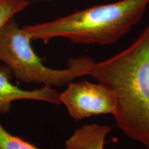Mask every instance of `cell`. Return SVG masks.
Returning a JSON list of instances; mask_svg holds the SVG:
<instances>
[{"label":"cell","instance_id":"obj_9","mask_svg":"<svg viewBox=\"0 0 149 149\" xmlns=\"http://www.w3.org/2000/svg\"><path fill=\"white\" fill-rule=\"evenodd\" d=\"M145 147V149H149V146H144Z\"/></svg>","mask_w":149,"mask_h":149},{"label":"cell","instance_id":"obj_3","mask_svg":"<svg viewBox=\"0 0 149 149\" xmlns=\"http://www.w3.org/2000/svg\"><path fill=\"white\" fill-rule=\"evenodd\" d=\"M31 39L13 19L0 31V61L19 81L60 87L88 75L94 59L88 56L70 59L67 66L54 69L44 64L31 46Z\"/></svg>","mask_w":149,"mask_h":149},{"label":"cell","instance_id":"obj_6","mask_svg":"<svg viewBox=\"0 0 149 149\" xmlns=\"http://www.w3.org/2000/svg\"><path fill=\"white\" fill-rule=\"evenodd\" d=\"M111 130L109 126L91 124L84 125L65 141L66 149H104L105 139Z\"/></svg>","mask_w":149,"mask_h":149},{"label":"cell","instance_id":"obj_5","mask_svg":"<svg viewBox=\"0 0 149 149\" xmlns=\"http://www.w3.org/2000/svg\"><path fill=\"white\" fill-rule=\"evenodd\" d=\"M11 72L4 65L0 66V114L8 113L14 102L36 100L60 105L58 91L52 87L42 86L35 90H24L10 82Z\"/></svg>","mask_w":149,"mask_h":149},{"label":"cell","instance_id":"obj_8","mask_svg":"<svg viewBox=\"0 0 149 149\" xmlns=\"http://www.w3.org/2000/svg\"><path fill=\"white\" fill-rule=\"evenodd\" d=\"M0 149H40L17 136L8 133L0 124Z\"/></svg>","mask_w":149,"mask_h":149},{"label":"cell","instance_id":"obj_4","mask_svg":"<svg viewBox=\"0 0 149 149\" xmlns=\"http://www.w3.org/2000/svg\"><path fill=\"white\" fill-rule=\"evenodd\" d=\"M59 98L70 116L76 121L99 115H113L116 110V99L113 91L102 84L87 80L71 81L66 90L59 93Z\"/></svg>","mask_w":149,"mask_h":149},{"label":"cell","instance_id":"obj_1","mask_svg":"<svg viewBox=\"0 0 149 149\" xmlns=\"http://www.w3.org/2000/svg\"><path fill=\"white\" fill-rule=\"evenodd\" d=\"M91 76L114 93L117 126L149 146V26L133 44L91 66Z\"/></svg>","mask_w":149,"mask_h":149},{"label":"cell","instance_id":"obj_7","mask_svg":"<svg viewBox=\"0 0 149 149\" xmlns=\"http://www.w3.org/2000/svg\"><path fill=\"white\" fill-rule=\"evenodd\" d=\"M31 0H0V31L15 15L27 8Z\"/></svg>","mask_w":149,"mask_h":149},{"label":"cell","instance_id":"obj_2","mask_svg":"<svg viewBox=\"0 0 149 149\" xmlns=\"http://www.w3.org/2000/svg\"><path fill=\"white\" fill-rule=\"evenodd\" d=\"M148 3L149 0H120L22 28L31 40L44 43L64 38L74 44L111 45L140 21Z\"/></svg>","mask_w":149,"mask_h":149}]
</instances>
